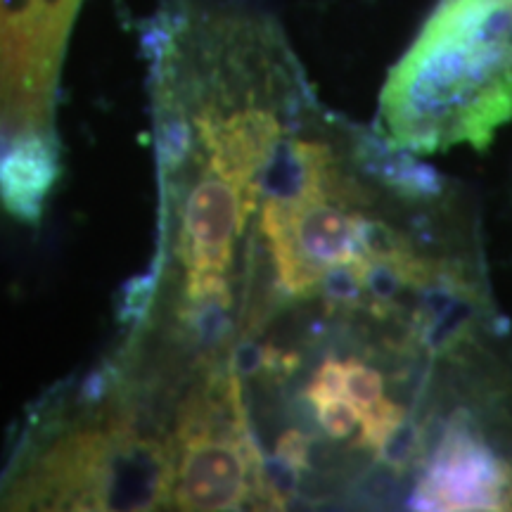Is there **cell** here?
Here are the masks:
<instances>
[{
	"instance_id": "obj_1",
	"label": "cell",
	"mask_w": 512,
	"mask_h": 512,
	"mask_svg": "<svg viewBox=\"0 0 512 512\" xmlns=\"http://www.w3.org/2000/svg\"><path fill=\"white\" fill-rule=\"evenodd\" d=\"M512 124V0H439L392 69L380 136L413 157L494 143Z\"/></svg>"
}]
</instances>
